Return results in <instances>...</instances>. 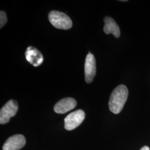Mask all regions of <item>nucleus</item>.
I'll return each instance as SVG.
<instances>
[{
    "label": "nucleus",
    "mask_w": 150,
    "mask_h": 150,
    "mask_svg": "<svg viewBox=\"0 0 150 150\" xmlns=\"http://www.w3.org/2000/svg\"><path fill=\"white\" fill-rule=\"evenodd\" d=\"M26 144V139L22 134H15L10 137L3 146V150H19Z\"/></svg>",
    "instance_id": "423d86ee"
},
{
    "label": "nucleus",
    "mask_w": 150,
    "mask_h": 150,
    "mask_svg": "<svg viewBox=\"0 0 150 150\" xmlns=\"http://www.w3.org/2000/svg\"><path fill=\"white\" fill-rule=\"evenodd\" d=\"M48 20L54 27L58 29L69 30L72 26L70 17L60 11H51L48 14Z\"/></svg>",
    "instance_id": "f03ea898"
},
{
    "label": "nucleus",
    "mask_w": 150,
    "mask_h": 150,
    "mask_svg": "<svg viewBox=\"0 0 150 150\" xmlns=\"http://www.w3.org/2000/svg\"><path fill=\"white\" fill-rule=\"evenodd\" d=\"M85 118V113L82 110H76L68 115L64 118V128L73 130L80 126Z\"/></svg>",
    "instance_id": "20e7f679"
},
{
    "label": "nucleus",
    "mask_w": 150,
    "mask_h": 150,
    "mask_svg": "<svg viewBox=\"0 0 150 150\" xmlns=\"http://www.w3.org/2000/svg\"><path fill=\"white\" fill-rule=\"evenodd\" d=\"M77 105L74 98L71 97L64 98L57 102L54 106V111L59 114H64L74 109Z\"/></svg>",
    "instance_id": "0eeeda50"
},
{
    "label": "nucleus",
    "mask_w": 150,
    "mask_h": 150,
    "mask_svg": "<svg viewBox=\"0 0 150 150\" xmlns=\"http://www.w3.org/2000/svg\"><path fill=\"white\" fill-rule=\"evenodd\" d=\"M27 61L35 67H38L42 64L43 57L42 54L38 49L33 46L27 47L25 52Z\"/></svg>",
    "instance_id": "6e6552de"
},
{
    "label": "nucleus",
    "mask_w": 150,
    "mask_h": 150,
    "mask_svg": "<svg viewBox=\"0 0 150 150\" xmlns=\"http://www.w3.org/2000/svg\"><path fill=\"white\" fill-rule=\"evenodd\" d=\"M129 95L127 87L120 85L112 91L108 102L109 109L115 114H118L123 109Z\"/></svg>",
    "instance_id": "f257e3e1"
},
{
    "label": "nucleus",
    "mask_w": 150,
    "mask_h": 150,
    "mask_svg": "<svg viewBox=\"0 0 150 150\" xmlns=\"http://www.w3.org/2000/svg\"><path fill=\"white\" fill-rule=\"evenodd\" d=\"M96 73V59L95 56L90 52L86 56L85 64V81L88 83H91Z\"/></svg>",
    "instance_id": "39448f33"
},
{
    "label": "nucleus",
    "mask_w": 150,
    "mask_h": 150,
    "mask_svg": "<svg viewBox=\"0 0 150 150\" xmlns=\"http://www.w3.org/2000/svg\"><path fill=\"white\" fill-rule=\"evenodd\" d=\"M7 21V18L6 13L4 11L0 12V27L2 28L6 23Z\"/></svg>",
    "instance_id": "9d476101"
},
{
    "label": "nucleus",
    "mask_w": 150,
    "mask_h": 150,
    "mask_svg": "<svg viewBox=\"0 0 150 150\" xmlns=\"http://www.w3.org/2000/svg\"><path fill=\"white\" fill-rule=\"evenodd\" d=\"M105 26L103 27V31L109 35L112 33L116 38H118L120 36V27L115 21L111 17L106 16L104 18Z\"/></svg>",
    "instance_id": "1a4fd4ad"
},
{
    "label": "nucleus",
    "mask_w": 150,
    "mask_h": 150,
    "mask_svg": "<svg viewBox=\"0 0 150 150\" xmlns=\"http://www.w3.org/2000/svg\"><path fill=\"white\" fill-rule=\"evenodd\" d=\"M140 150H150V147L147 146H145L144 147H142Z\"/></svg>",
    "instance_id": "9b49d317"
},
{
    "label": "nucleus",
    "mask_w": 150,
    "mask_h": 150,
    "mask_svg": "<svg viewBox=\"0 0 150 150\" xmlns=\"http://www.w3.org/2000/svg\"><path fill=\"white\" fill-rule=\"evenodd\" d=\"M18 108V103L15 100H11L7 102L0 111V123L4 125L8 123L10 118L16 115Z\"/></svg>",
    "instance_id": "7ed1b4c3"
}]
</instances>
